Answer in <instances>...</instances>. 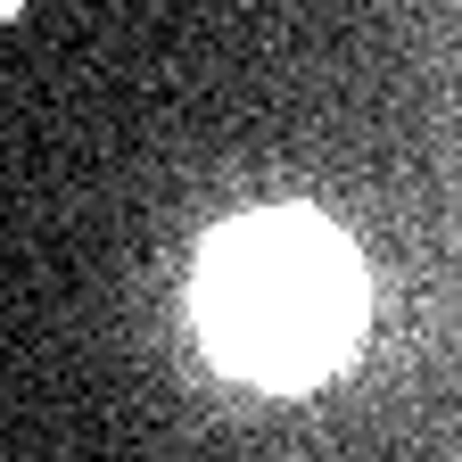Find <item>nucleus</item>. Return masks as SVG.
<instances>
[{
    "mask_svg": "<svg viewBox=\"0 0 462 462\" xmlns=\"http://www.w3.org/2000/svg\"><path fill=\"white\" fill-rule=\"evenodd\" d=\"M199 330L223 372L306 388L364 330V264L314 215H240L199 256Z\"/></svg>",
    "mask_w": 462,
    "mask_h": 462,
    "instance_id": "nucleus-1",
    "label": "nucleus"
},
{
    "mask_svg": "<svg viewBox=\"0 0 462 462\" xmlns=\"http://www.w3.org/2000/svg\"><path fill=\"white\" fill-rule=\"evenodd\" d=\"M0 17H17V0H0Z\"/></svg>",
    "mask_w": 462,
    "mask_h": 462,
    "instance_id": "nucleus-2",
    "label": "nucleus"
}]
</instances>
